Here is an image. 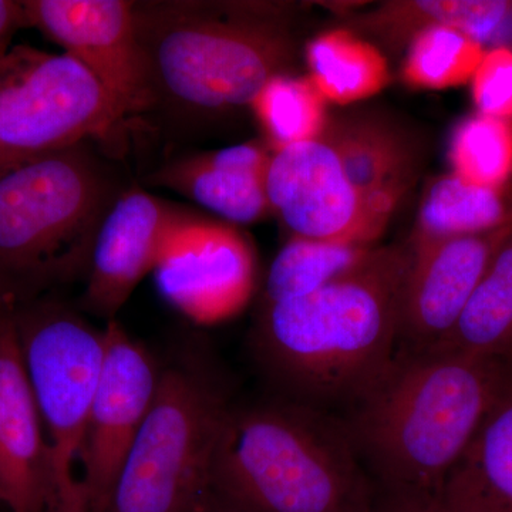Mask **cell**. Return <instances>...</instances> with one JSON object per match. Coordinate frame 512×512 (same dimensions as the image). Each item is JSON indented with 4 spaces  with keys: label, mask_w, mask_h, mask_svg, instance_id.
I'll return each mask as SVG.
<instances>
[{
    "label": "cell",
    "mask_w": 512,
    "mask_h": 512,
    "mask_svg": "<svg viewBox=\"0 0 512 512\" xmlns=\"http://www.w3.org/2000/svg\"><path fill=\"white\" fill-rule=\"evenodd\" d=\"M153 274L158 291L174 308L212 325L237 315L251 299L254 249L231 225L190 215L165 242Z\"/></svg>",
    "instance_id": "obj_11"
},
{
    "label": "cell",
    "mask_w": 512,
    "mask_h": 512,
    "mask_svg": "<svg viewBox=\"0 0 512 512\" xmlns=\"http://www.w3.org/2000/svg\"><path fill=\"white\" fill-rule=\"evenodd\" d=\"M511 232L512 224L410 248L397 352H427L450 332Z\"/></svg>",
    "instance_id": "obj_13"
},
{
    "label": "cell",
    "mask_w": 512,
    "mask_h": 512,
    "mask_svg": "<svg viewBox=\"0 0 512 512\" xmlns=\"http://www.w3.org/2000/svg\"><path fill=\"white\" fill-rule=\"evenodd\" d=\"M214 491L255 512H384L345 419L284 397L231 410Z\"/></svg>",
    "instance_id": "obj_3"
},
{
    "label": "cell",
    "mask_w": 512,
    "mask_h": 512,
    "mask_svg": "<svg viewBox=\"0 0 512 512\" xmlns=\"http://www.w3.org/2000/svg\"><path fill=\"white\" fill-rule=\"evenodd\" d=\"M512 384V359L397 352L343 419L384 503L434 505Z\"/></svg>",
    "instance_id": "obj_1"
},
{
    "label": "cell",
    "mask_w": 512,
    "mask_h": 512,
    "mask_svg": "<svg viewBox=\"0 0 512 512\" xmlns=\"http://www.w3.org/2000/svg\"><path fill=\"white\" fill-rule=\"evenodd\" d=\"M117 195L82 144L0 158V295L30 301L42 289L87 275Z\"/></svg>",
    "instance_id": "obj_5"
},
{
    "label": "cell",
    "mask_w": 512,
    "mask_h": 512,
    "mask_svg": "<svg viewBox=\"0 0 512 512\" xmlns=\"http://www.w3.org/2000/svg\"><path fill=\"white\" fill-rule=\"evenodd\" d=\"M29 26L25 3L0 0V60L8 55L10 40L19 29Z\"/></svg>",
    "instance_id": "obj_28"
},
{
    "label": "cell",
    "mask_w": 512,
    "mask_h": 512,
    "mask_svg": "<svg viewBox=\"0 0 512 512\" xmlns=\"http://www.w3.org/2000/svg\"><path fill=\"white\" fill-rule=\"evenodd\" d=\"M350 183L390 221L421 171V144L397 121L376 113L329 119L323 130Z\"/></svg>",
    "instance_id": "obj_16"
},
{
    "label": "cell",
    "mask_w": 512,
    "mask_h": 512,
    "mask_svg": "<svg viewBox=\"0 0 512 512\" xmlns=\"http://www.w3.org/2000/svg\"><path fill=\"white\" fill-rule=\"evenodd\" d=\"M376 247L289 237L269 266L262 302L285 301L319 291L352 272Z\"/></svg>",
    "instance_id": "obj_23"
},
{
    "label": "cell",
    "mask_w": 512,
    "mask_h": 512,
    "mask_svg": "<svg viewBox=\"0 0 512 512\" xmlns=\"http://www.w3.org/2000/svg\"><path fill=\"white\" fill-rule=\"evenodd\" d=\"M99 379L80 458L87 512H107L128 450L146 421L163 369L116 320L107 322Z\"/></svg>",
    "instance_id": "obj_9"
},
{
    "label": "cell",
    "mask_w": 512,
    "mask_h": 512,
    "mask_svg": "<svg viewBox=\"0 0 512 512\" xmlns=\"http://www.w3.org/2000/svg\"><path fill=\"white\" fill-rule=\"evenodd\" d=\"M309 77L276 76L252 101L274 151L319 137L328 124L326 104Z\"/></svg>",
    "instance_id": "obj_24"
},
{
    "label": "cell",
    "mask_w": 512,
    "mask_h": 512,
    "mask_svg": "<svg viewBox=\"0 0 512 512\" xmlns=\"http://www.w3.org/2000/svg\"><path fill=\"white\" fill-rule=\"evenodd\" d=\"M29 26L62 46L96 77L123 113L153 106L146 60L138 43L134 2L28 0Z\"/></svg>",
    "instance_id": "obj_12"
},
{
    "label": "cell",
    "mask_w": 512,
    "mask_h": 512,
    "mask_svg": "<svg viewBox=\"0 0 512 512\" xmlns=\"http://www.w3.org/2000/svg\"><path fill=\"white\" fill-rule=\"evenodd\" d=\"M512 224V183L488 187L451 173L431 180L424 190L410 248L441 239L483 234Z\"/></svg>",
    "instance_id": "obj_20"
},
{
    "label": "cell",
    "mask_w": 512,
    "mask_h": 512,
    "mask_svg": "<svg viewBox=\"0 0 512 512\" xmlns=\"http://www.w3.org/2000/svg\"><path fill=\"white\" fill-rule=\"evenodd\" d=\"M20 350L50 451L53 497L46 512H87L76 466L104 352V330L53 299L16 303Z\"/></svg>",
    "instance_id": "obj_7"
},
{
    "label": "cell",
    "mask_w": 512,
    "mask_h": 512,
    "mask_svg": "<svg viewBox=\"0 0 512 512\" xmlns=\"http://www.w3.org/2000/svg\"><path fill=\"white\" fill-rule=\"evenodd\" d=\"M265 184L291 237L376 245L389 224L350 183L323 134L274 151Z\"/></svg>",
    "instance_id": "obj_10"
},
{
    "label": "cell",
    "mask_w": 512,
    "mask_h": 512,
    "mask_svg": "<svg viewBox=\"0 0 512 512\" xmlns=\"http://www.w3.org/2000/svg\"><path fill=\"white\" fill-rule=\"evenodd\" d=\"M188 217L143 188L120 192L94 241L83 311L113 320L141 279L153 272L174 229Z\"/></svg>",
    "instance_id": "obj_15"
},
{
    "label": "cell",
    "mask_w": 512,
    "mask_h": 512,
    "mask_svg": "<svg viewBox=\"0 0 512 512\" xmlns=\"http://www.w3.org/2000/svg\"><path fill=\"white\" fill-rule=\"evenodd\" d=\"M440 512H512V384L441 488Z\"/></svg>",
    "instance_id": "obj_19"
},
{
    "label": "cell",
    "mask_w": 512,
    "mask_h": 512,
    "mask_svg": "<svg viewBox=\"0 0 512 512\" xmlns=\"http://www.w3.org/2000/svg\"><path fill=\"white\" fill-rule=\"evenodd\" d=\"M485 49L456 29L420 30L407 45L402 77L414 89L441 90L473 79Z\"/></svg>",
    "instance_id": "obj_25"
},
{
    "label": "cell",
    "mask_w": 512,
    "mask_h": 512,
    "mask_svg": "<svg viewBox=\"0 0 512 512\" xmlns=\"http://www.w3.org/2000/svg\"><path fill=\"white\" fill-rule=\"evenodd\" d=\"M15 299L0 295V504L46 512L53 474L45 427L20 350Z\"/></svg>",
    "instance_id": "obj_14"
},
{
    "label": "cell",
    "mask_w": 512,
    "mask_h": 512,
    "mask_svg": "<svg viewBox=\"0 0 512 512\" xmlns=\"http://www.w3.org/2000/svg\"><path fill=\"white\" fill-rule=\"evenodd\" d=\"M271 157L262 144H239L171 161L150 183L190 198L222 220L254 224L272 214L265 184Z\"/></svg>",
    "instance_id": "obj_17"
},
{
    "label": "cell",
    "mask_w": 512,
    "mask_h": 512,
    "mask_svg": "<svg viewBox=\"0 0 512 512\" xmlns=\"http://www.w3.org/2000/svg\"><path fill=\"white\" fill-rule=\"evenodd\" d=\"M384 512H440L436 505L384 503Z\"/></svg>",
    "instance_id": "obj_30"
},
{
    "label": "cell",
    "mask_w": 512,
    "mask_h": 512,
    "mask_svg": "<svg viewBox=\"0 0 512 512\" xmlns=\"http://www.w3.org/2000/svg\"><path fill=\"white\" fill-rule=\"evenodd\" d=\"M311 82L323 99L338 104L375 96L389 82L380 50L348 29L328 30L306 46Z\"/></svg>",
    "instance_id": "obj_22"
},
{
    "label": "cell",
    "mask_w": 512,
    "mask_h": 512,
    "mask_svg": "<svg viewBox=\"0 0 512 512\" xmlns=\"http://www.w3.org/2000/svg\"><path fill=\"white\" fill-rule=\"evenodd\" d=\"M202 512H255L244 507V505L235 503V501L229 500L224 495L218 494L217 491L212 490L210 500L205 505L204 511Z\"/></svg>",
    "instance_id": "obj_29"
},
{
    "label": "cell",
    "mask_w": 512,
    "mask_h": 512,
    "mask_svg": "<svg viewBox=\"0 0 512 512\" xmlns=\"http://www.w3.org/2000/svg\"><path fill=\"white\" fill-rule=\"evenodd\" d=\"M343 29L400 50L420 30L444 26L490 49L512 50V0H389L345 18Z\"/></svg>",
    "instance_id": "obj_18"
},
{
    "label": "cell",
    "mask_w": 512,
    "mask_h": 512,
    "mask_svg": "<svg viewBox=\"0 0 512 512\" xmlns=\"http://www.w3.org/2000/svg\"><path fill=\"white\" fill-rule=\"evenodd\" d=\"M231 410L221 384L201 365L190 360L163 369L107 512L204 511Z\"/></svg>",
    "instance_id": "obj_6"
},
{
    "label": "cell",
    "mask_w": 512,
    "mask_h": 512,
    "mask_svg": "<svg viewBox=\"0 0 512 512\" xmlns=\"http://www.w3.org/2000/svg\"><path fill=\"white\" fill-rule=\"evenodd\" d=\"M453 173L488 187L512 183V121L476 113L461 120L448 146Z\"/></svg>",
    "instance_id": "obj_26"
},
{
    "label": "cell",
    "mask_w": 512,
    "mask_h": 512,
    "mask_svg": "<svg viewBox=\"0 0 512 512\" xmlns=\"http://www.w3.org/2000/svg\"><path fill=\"white\" fill-rule=\"evenodd\" d=\"M288 3H134L151 96L190 113L251 107L296 59Z\"/></svg>",
    "instance_id": "obj_4"
},
{
    "label": "cell",
    "mask_w": 512,
    "mask_h": 512,
    "mask_svg": "<svg viewBox=\"0 0 512 512\" xmlns=\"http://www.w3.org/2000/svg\"><path fill=\"white\" fill-rule=\"evenodd\" d=\"M471 93L478 113L512 121V50H485L471 79Z\"/></svg>",
    "instance_id": "obj_27"
},
{
    "label": "cell",
    "mask_w": 512,
    "mask_h": 512,
    "mask_svg": "<svg viewBox=\"0 0 512 512\" xmlns=\"http://www.w3.org/2000/svg\"><path fill=\"white\" fill-rule=\"evenodd\" d=\"M126 114L74 57L16 47L0 60V158L104 136Z\"/></svg>",
    "instance_id": "obj_8"
},
{
    "label": "cell",
    "mask_w": 512,
    "mask_h": 512,
    "mask_svg": "<svg viewBox=\"0 0 512 512\" xmlns=\"http://www.w3.org/2000/svg\"><path fill=\"white\" fill-rule=\"evenodd\" d=\"M409 245L377 247L325 288L262 302L252 345L284 399L332 410L353 406L397 353Z\"/></svg>",
    "instance_id": "obj_2"
},
{
    "label": "cell",
    "mask_w": 512,
    "mask_h": 512,
    "mask_svg": "<svg viewBox=\"0 0 512 512\" xmlns=\"http://www.w3.org/2000/svg\"><path fill=\"white\" fill-rule=\"evenodd\" d=\"M430 350L512 359V232L494 255L460 318Z\"/></svg>",
    "instance_id": "obj_21"
}]
</instances>
